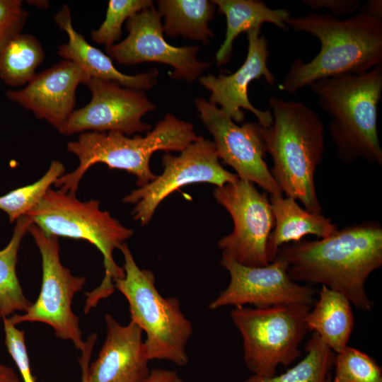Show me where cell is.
I'll return each instance as SVG.
<instances>
[{"label":"cell","mask_w":382,"mask_h":382,"mask_svg":"<svg viewBox=\"0 0 382 382\" xmlns=\"http://www.w3.org/2000/svg\"><path fill=\"white\" fill-rule=\"evenodd\" d=\"M152 6L151 0H110L104 21L98 29L91 32L92 40L106 48L115 45L122 35L125 21Z\"/></svg>","instance_id":"29"},{"label":"cell","mask_w":382,"mask_h":382,"mask_svg":"<svg viewBox=\"0 0 382 382\" xmlns=\"http://www.w3.org/2000/svg\"><path fill=\"white\" fill-rule=\"evenodd\" d=\"M120 250L125 260V276L114 281L115 288L128 302L131 321L146 335L144 344L149 359L186 365V347L193 328L183 313L179 300L161 295L154 273L138 267L125 243Z\"/></svg>","instance_id":"6"},{"label":"cell","mask_w":382,"mask_h":382,"mask_svg":"<svg viewBox=\"0 0 382 382\" xmlns=\"http://www.w3.org/2000/svg\"><path fill=\"white\" fill-rule=\"evenodd\" d=\"M310 310L300 303L234 307L231 317L242 336L243 359L253 375L274 376L279 365L286 366L301 357L299 347L308 330L305 318Z\"/></svg>","instance_id":"7"},{"label":"cell","mask_w":382,"mask_h":382,"mask_svg":"<svg viewBox=\"0 0 382 382\" xmlns=\"http://www.w3.org/2000/svg\"><path fill=\"white\" fill-rule=\"evenodd\" d=\"M28 14L22 1L0 0V55L7 42L21 33Z\"/></svg>","instance_id":"31"},{"label":"cell","mask_w":382,"mask_h":382,"mask_svg":"<svg viewBox=\"0 0 382 382\" xmlns=\"http://www.w3.org/2000/svg\"><path fill=\"white\" fill-rule=\"evenodd\" d=\"M2 323L5 333V345L20 371L23 381L35 382L30 371L24 331L18 329L8 317L4 318Z\"/></svg>","instance_id":"30"},{"label":"cell","mask_w":382,"mask_h":382,"mask_svg":"<svg viewBox=\"0 0 382 382\" xmlns=\"http://www.w3.org/2000/svg\"><path fill=\"white\" fill-rule=\"evenodd\" d=\"M45 52L33 35L19 33L6 45L0 55V79L10 86L28 83L43 62Z\"/></svg>","instance_id":"25"},{"label":"cell","mask_w":382,"mask_h":382,"mask_svg":"<svg viewBox=\"0 0 382 382\" xmlns=\"http://www.w3.org/2000/svg\"><path fill=\"white\" fill-rule=\"evenodd\" d=\"M203 124L214 138L218 158L232 167L239 179L257 184L270 195H282L265 160L262 127L258 122L238 126L217 106L202 98L195 100Z\"/></svg>","instance_id":"12"},{"label":"cell","mask_w":382,"mask_h":382,"mask_svg":"<svg viewBox=\"0 0 382 382\" xmlns=\"http://www.w3.org/2000/svg\"><path fill=\"white\" fill-rule=\"evenodd\" d=\"M28 2H30L29 4L36 6H39V5H40V8H47L49 6V2L47 1H30Z\"/></svg>","instance_id":"38"},{"label":"cell","mask_w":382,"mask_h":382,"mask_svg":"<svg viewBox=\"0 0 382 382\" xmlns=\"http://www.w3.org/2000/svg\"><path fill=\"white\" fill-rule=\"evenodd\" d=\"M158 9L163 33L170 37L200 41L204 44L214 37L209 23L215 16L216 6L207 0H158Z\"/></svg>","instance_id":"23"},{"label":"cell","mask_w":382,"mask_h":382,"mask_svg":"<svg viewBox=\"0 0 382 382\" xmlns=\"http://www.w3.org/2000/svg\"><path fill=\"white\" fill-rule=\"evenodd\" d=\"M161 16L152 6L130 17L126 22L129 34L122 42L106 48L108 56L127 66L158 62L170 66L174 79L193 82L202 76L209 64L198 59L197 45L175 47L163 36Z\"/></svg>","instance_id":"13"},{"label":"cell","mask_w":382,"mask_h":382,"mask_svg":"<svg viewBox=\"0 0 382 382\" xmlns=\"http://www.w3.org/2000/svg\"><path fill=\"white\" fill-rule=\"evenodd\" d=\"M269 105L273 122L262 127V135L273 161L271 174L285 197L300 200L309 212L321 214L314 175L323 157V123L301 102L271 97Z\"/></svg>","instance_id":"3"},{"label":"cell","mask_w":382,"mask_h":382,"mask_svg":"<svg viewBox=\"0 0 382 382\" xmlns=\"http://www.w3.org/2000/svg\"><path fill=\"white\" fill-rule=\"evenodd\" d=\"M90 79L78 65L64 59L35 74L23 89L6 91V96L59 129L74 112L77 86Z\"/></svg>","instance_id":"17"},{"label":"cell","mask_w":382,"mask_h":382,"mask_svg":"<svg viewBox=\"0 0 382 382\" xmlns=\"http://www.w3.org/2000/svg\"><path fill=\"white\" fill-rule=\"evenodd\" d=\"M381 0H372L369 1L366 4V8L364 11L370 16L381 20L382 9H381Z\"/></svg>","instance_id":"37"},{"label":"cell","mask_w":382,"mask_h":382,"mask_svg":"<svg viewBox=\"0 0 382 382\" xmlns=\"http://www.w3.org/2000/svg\"><path fill=\"white\" fill-rule=\"evenodd\" d=\"M302 1L313 9L328 8L333 15L337 16L357 10L361 4L357 0H303Z\"/></svg>","instance_id":"32"},{"label":"cell","mask_w":382,"mask_h":382,"mask_svg":"<svg viewBox=\"0 0 382 382\" xmlns=\"http://www.w3.org/2000/svg\"><path fill=\"white\" fill-rule=\"evenodd\" d=\"M327 382H332V375H331L330 373L328 374V378H327Z\"/></svg>","instance_id":"39"},{"label":"cell","mask_w":382,"mask_h":382,"mask_svg":"<svg viewBox=\"0 0 382 382\" xmlns=\"http://www.w3.org/2000/svg\"><path fill=\"white\" fill-rule=\"evenodd\" d=\"M270 202L274 218V226L267 241L269 262L277 257L278 250L290 242L297 243L306 235L328 237L337 229L331 219L322 214H313L301 208L296 199L282 195H270Z\"/></svg>","instance_id":"20"},{"label":"cell","mask_w":382,"mask_h":382,"mask_svg":"<svg viewBox=\"0 0 382 382\" xmlns=\"http://www.w3.org/2000/svg\"><path fill=\"white\" fill-rule=\"evenodd\" d=\"M260 30L261 28H257L247 32L248 53L238 69L230 75L202 76L199 81L211 93L209 102L219 105L235 122L244 121L245 113L242 109H245L254 114L258 123L267 128L273 122L271 112L256 108L248 96L249 84L254 80L263 77L270 86L275 83V77L267 66L268 42L264 35H260Z\"/></svg>","instance_id":"16"},{"label":"cell","mask_w":382,"mask_h":382,"mask_svg":"<svg viewBox=\"0 0 382 382\" xmlns=\"http://www.w3.org/2000/svg\"><path fill=\"white\" fill-rule=\"evenodd\" d=\"M286 25L317 37L318 54L308 62L296 59L279 85L293 94L313 82L365 73L382 62V21L364 11L341 20L330 13L290 17Z\"/></svg>","instance_id":"2"},{"label":"cell","mask_w":382,"mask_h":382,"mask_svg":"<svg viewBox=\"0 0 382 382\" xmlns=\"http://www.w3.org/2000/svg\"><path fill=\"white\" fill-rule=\"evenodd\" d=\"M32 224L27 215L19 217L16 221L11 239L0 250V325L4 318L16 311L25 313L33 304L24 295L16 270L21 241Z\"/></svg>","instance_id":"24"},{"label":"cell","mask_w":382,"mask_h":382,"mask_svg":"<svg viewBox=\"0 0 382 382\" xmlns=\"http://www.w3.org/2000/svg\"><path fill=\"white\" fill-rule=\"evenodd\" d=\"M305 350L306 356L286 372L270 378L252 375L244 382H327L334 364V352L316 332Z\"/></svg>","instance_id":"26"},{"label":"cell","mask_w":382,"mask_h":382,"mask_svg":"<svg viewBox=\"0 0 382 382\" xmlns=\"http://www.w3.org/2000/svg\"><path fill=\"white\" fill-rule=\"evenodd\" d=\"M163 172L147 185L132 190L123 199L124 203L134 204V219L146 225L158 205L180 187L198 183L221 187L238 180L223 168L213 141L202 136L183 150L180 155L169 153L162 157Z\"/></svg>","instance_id":"11"},{"label":"cell","mask_w":382,"mask_h":382,"mask_svg":"<svg viewBox=\"0 0 382 382\" xmlns=\"http://www.w3.org/2000/svg\"><path fill=\"white\" fill-rule=\"evenodd\" d=\"M115 289L112 279L105 275L100 284L97 288L86 294L85 313H88L91 308L96 307L100 300L111 295Z\"/></svg>","instance_id":"33"},{"label":"cell","mask_w":382,"mask_h":382,"mask_svg":"<svg viewBox=\"0 0 382 382\" xmlns=\"http://www.w3.org/2000/svg\"><path fill=\"white\" fill-rule=\"evenodd\" d=\"M294 282L320 284L344 295L364 311L373 308L365 283L382 265V228L366 221L337 230L317 241H300L279 248Z\"/></svg>","instance_id":"1"},{"label":"cell","mask_w":382,"mask_h":382,"mask_svg":"<svg viewBox=\"0 0 382 382\" xmlns=\"http://www.w3.org/2000/svg\"><path fill=\"white\" fill-rule=\"evenodd\" d=\"M0 382H21L15 370L0 363Z\"/></svg>","instance_id":"36"},{"label":"cell","mask_w":382,"mask_h":382,"mask_svg":"<svg viewBox=\"0 0 382 382\" xmlns=\"http://www.w3.org/2000/svg\"><path fill=\"white\" fill-rule=\"evenodd\" d=\"M64 172L65 168L62 162L52 161L47 171L38 180L0 196V209L7 214L11 223L16 221L40 202L51 185Z\"/></svg>","instance_id":"27"},{"label":"cell","mask_w":382,"mask_h":382,"mask_svg":"<svg viewBox=\"0 0 382 382\" xmlns=\"http://www.w3.org/2000/svg\"><path fill=\"white\" fill-rule=\"evenodd\" d=\"M54 19L69 38L67 43L58 47V54L78 65L91 79L115 81L125 88L144 91L157 84V69L135 75H127L117 70L109 56L91 45L83 35L75 30L71 12L66 5L62 6Z\"/></svg>","instance_id":"19"},{"label":"cell","mask_w":382,"mask_h":382,"mask_svg":"<svg viewBox=\"0 0 382 382\" xmlns=\"http://www.w3.org/2000/svg\"><path fill=\"white\" fill-rule=\"evenodd\" d=\"M220 263L229 272L230 282L209 303L210 310L248 304L257 308L287 303L311 306L315 302L316 290L291 280L286 262L278 256L262 267L243 265L225 256Z\"/></svg>","instance_id":"14"},{"label":"cell","mask_w":382,"mask_h":382,"mask_svg":"<svg viewBox=\"0 0 382 382\" xmlns=\"http://www.w3.org/2000/svg\"><path fill=\"white\" fill-rule=\"evenodd\" d=\"M219 11L226 19L225 38L216 53L218 65L229 62L235 39L242 33L261 28L270 23L284 30L289 28L286 21L290 16L284 8L272 9L264 2L255 0H212Z\"/></svg>","instance_id":"21"},{"label":"cell","mask_w":382,"mask_h":382,"mask_svg":"<svg viewBox=\"0 0 382 382\" xmlns=\"http://www.w3.org/2000/svg\"><path fill=\"white\" fill-rule=\"evenodd\" d=\"M107 332L97 359L87 370V382H146L150 370L143 331L134 323L120 324L105 316Z\"/></svg>","instance_id":"18"},{"label":"cell","mask_w":382,"mask_h":382,"mask_svg":"<svg viewBox=\"0 0 382 382\" xmlns=\"http://www.w3.org/2000/svg\"><path fill=\"white\" fill-rule=\"evenodd\" d=\"M45 234L87 241L103 256L105 275L113 280L124 277L123 267L113 259L133 234L96 199L81 201L76 195L50 188L40 202L26 214Z\"/></svg>","instance_id":"8"},{"label":"cell","mask_w":382,"mask_h":382,"mask_svg":"<svg viewBox=\"0 0 382 382\" xmlns=\"http://www.w3.org/2000/svg\"><path fill=\"white\" fill-rule=\"evenodd\" d=\"M332 382H382L381 368L368 354L347 346L335 356Z\"/></svg>","instance_id":"28"},{"label":"cell","mask_w":382,"mask_h":382,"mask_svg":"<svg viewBox=\"0 0 382 382\" xmlns=\"http://www.w3.org/2000/svg\"><path fill=\"white\" fill-rule=\"evenodd\" d=\"M91 92V101L74 110L58 129L64 135L84 132H119L132 135L148 132L150 125L142 117L156 109L144 91L125 88L120 83L90 79L85 83Z\"/></svg>","instance_id":"15"},{"label":"cell","mask_w":382,"mask_h":382,"mask_svg":"<svg viewBox=\"0 0 382 382\" xmlns=\"http://www.w3.org/2000/svg\"><path fill=\"white\" fill-rule=\"evenodd\" d=\"M309 86L331 117L329 129L340 158L345 163L364 158L381 166L377 117L382 65L360 74L319 79Z\"/></svg>","instance_id":"5"},{"label":"cell","mask_w":382,"mask_h":382,"mask_svg":"<svg viewBox=\"0 0 382 382\" xmlns=\"http://www.w3.org/2000/svg\"><path fill=\"white\" fill-rule=\"evenodd\" d=\"M96 339V334L93 333L91 335L87 340L85 341V346L81 350L82 354L79 359L81 368V382H87L86 373Z\"/></svg>","instance_id":"34"},{"label":"cell","mask_w":382,"mask_h":382,"mask_svg":"<svg viewBox=\"0 0 382 382\" xmlns=\"http://www.w3.org/2000/svg\"><path fill=\"white\" fill-rule=\"evenodd\" d=\"M146 382H185L175 371L154 369L150 371Z\"/></svg>","instance_id":"35"},{"label":"cell","mask_w":382,"mask_h":382,"mask_svg":"<svg viewBox=\"0 0 382 382\" xmlns=\"http://www.w3.org/2000/svg\"><path fill=\"white\" fill-rule=\"evenodd\" d=\"M213 194L233 221V231L218 242L222 256L245 266L267 265V241L274 218L267 195L241 179L216 187Z\"/></svg>","instance_id":"10"},{"label":"cell","mask_w":382,"mask_h":382,"mask_svg":"<svg viewBox=\"0 0 382 382\" xmlns=\"http://www.w3.org/2000/svg\"><path fill=\"white\" fill-rule=\"evenodd\" d=\"M351 305L341 293L322 286L318 300L305 318L308 330L318 334L336 353L347 346L354 328Z\"/></svg>","instance_id":"22"},{"label":"cell","mask_w":382,"mask_h":382,"mask_svg":"<svg viewBox=\"0 0 382 382\" xmlns=\"http://www.w3.org/2000/svg\"><path fill=\"white\" fill-rule=\"evenodd\" d=\"M28 232L37 245L42 259V283L39 296L23 314L8 317L15 325L25 322L49 325L59 339L71 341L81 351L85 346L79 319L73 312L72 301L82 290L86 278L77 277L63 266L58 237L45 234L33 223Z\"/></svg>","instance_id":"9"},{"label":"cell","mask_w":382,"mask_h":382,"mask_svg":"<svg viewBox=\"0 0 382 382\" xmlns=\"http://www.w3.org/2000/svg\"><path fill=\"white\" fill-rule=\"evenodd\" d=\"M198 137L191 123L170 113L145 137L130 138L119 132H81L76 141L69 142L66 146L68 151L78 158L79 166L59 178L54 185L76 195L85 173L93 165L102 163L110 169L125 170L135 175L137 185L144 186L156 177L149 165L154 152H181Z\"/></svg>","instance_id":"4"}]
</instances>
